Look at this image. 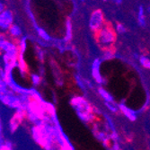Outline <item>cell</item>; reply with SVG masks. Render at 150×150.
<instances>
[{"instance_id":"6da1fadb","label":"cell","mask_w":150,"mask_h":150,"mask_svg":"<svg viewBox=\"0 0 150 150\" xmlns=\"http://www.w3.org/2000/svg\"><path fill=\"white\" fill-rule=\"evenodd\" d=\"M71 105L73 108L76 111V113L79 114H91L93 110H92V106L90 103L83 97H74L70 101Z\"/></svg>"},{"instance_id":"7a4b0ae2","label":"cell","mask_w":150,"mask_h":150,"mask_svg":"<svg viewBox=\"0 0 150 150\" xmlns=\"http://www.w3.org/2000/svg\"><path fill=\"white\" fill-rule=\"evenodd\" d=\"M97 40L99 44L103 46H109L114 42L115 40V34L113 31L110 28H103L99 31L97 35Z\"/></svg>"},{"instance_id":"3957f363","label":"cell","mask_w":150,"mask_h":150,"mask_svg":"<svg viewBox=\"0 0 150 150\" xmlns=\"http://www.w3.org/2000/svg\"><path fill=\"white\" fill-rule=\"evenodd\" d=\"M103 23V13L100 9L94 10L89 19V27L92 31H98Z\"/></svg>"},{"instance_id":"277c9868","label":"cell","mask_w":150,"mask_h":150,"mask_svg":"<svg viewBox=\"0 0 150 150\" xmlns=\"http://www.w3.org/2000/svg\"><path fill=\"white\" fill-rule=\"evenodd\" d=\"M13 17L10 10H5L0 15V26L3 30H7L13 25Z\"/></svg>"},{"instance_id":"5b68a950","label":"cell","mask_w":150,"mask_h":150,"mask_svg":"<svg viewBox=\"0 0 150 150\" xmlns=\"http://www.w3.org/2000/svg\"><path fill=\"white\" fill-rule=\"evenodd\" d=\"M100 66H101V59H95L92 64V76L95 82L98 84L103 83V77L100 73Z\"/></svg>"},{"instance_id":"8992f818","label":"cell","mask_w":150,"mask_h":150,"mask_svg":"<svg viewBox=\"0 0 150 150\" xmlns=\"http://www.w3.org/2000/svg\"><path fill=\"white\" fill-rule=\"evenodd\" d=\"M0 47L6 52V54H8L10 56H18V50L17 48L13 45V43L7 42V40H4L3 37L1 39V42H0Z\"/></svg>"},{"instance_id":"52a82bcc","label":"cell","mask_w":150,"mask_h":150,"mask_svg":"<svg viewBox=\"0 0 150 150\" xmlns=\"http://www.w3.org/2000/svg\"><path fill=\"white\" fill-rule=\"evenodd\" d=\"M23 111L24 110H23V109H19L18 112L15 114V116H13V119L11 120V121H10V129H11L12 132H13L18 128L22 120L23 119V116H24Z\"/></svg>"},{"instance_id":"ba28073f","label":"cell","mask_w":150,"mask_h":150,"mask_svg":"<svg viewBox=\"0 0 150 150\" xmlns=\"http://www.w3.org/2000/svg\"><path fill=\"white\" fill-rule=\"evenodd\" d=\"M119 108H120V110L122 112V113H123L129 120L135 121L136 120H137V113H136V112L131 110V109H129V107H127L124 103H120L119 105Z\"/></svg>"},{"instance_id":"9c48e42d","label":"cell","mask_w":150,"mask_h":150,"mask_svg":"<svg viewBox=\"0 0 150 150\" xmlns=\"http://www.w3.org/2000/svg\"><path fill=\"white\" fill-rule=\"evenodd\" d=\"M93 131H94V136L96 137L100 141L103 142V146H108V138H107V135L102 131H99V129L96 128V127H94L93 129Z\"/></svg>"},{"instance_id":"30bf717a","label":"cell","mask_w":150,"mask_h":150,"mask_svg":"<svg viewBox=\"0 0 150 150\" xmlns=\"http://www.w3.org/2000/svg\"><path fill=\"white\" fill-rule=\"evenodd\" d=\"M98 93L101 95V97L105 101V102H109V103H113V97L111 95L110 93H108L104 88L103 87H99L98 88Z\"/></svg>"},{"instance_id":"8fae6325","label":"cell","mask_w":150,"mask_h":150,"mask_svg":"<svg viewBox=\"0 0 150 150\" xmlns=\"http://www.w3.org/2000/svg\"><path fill=\"white\" fill-rule=\"evenodd\" d=\"M72 39V23L71 20L69 18L66 22V37L65 40L66 42H69Z\"/></svg>"},{"instance_id":"7c38bea8","label":"cell","mask_w":150,"mask_h":150,"mask_svg":"<svg viewBox=\"0 0 150 150\" xmlns=\"http://www.w3.org/2000/svg\"><path fill=\"white\" fill-rule=\"evenodd\" d=\"M9 32H10L11 35L15 36V37H19L22 34L21 28L18 25H16V24H13L9 28Z\"/></svg>"},{"instance_id":"4fadbf2b","label":"cell","mask_w":150,"mask_h":150,"mask_svg":"<svg viewBox=\"0 0 150 150\" xmlns=\"http://www.w3.org/2000/svg\"><path fill=\"white\" fill-rule=\"evenodd\" d=\"M138 21L140 26H145L146 25V21H145V16H144V8L142 6H139V13H138Z\"/></svg>"},{"instance_id":"5bb4252c","label":"cell","mask_w":150,"mask_h":150,"mask_svg":"<svg viewBox=\"0 0 150 150\" xmlns=\"http://www.w3.org/2000/svg\"><path fill=\"white\" fill-rule=\"evenodd\" d=\"M37 33L39 34V36L42 38V40H46V42H49V40H50V36L47 33V32L42 29V28H37Z\"/></svg>"},{"instance_id":"9a60e30c","label":"cell","mask_w":150,"mask_h":150,"mask_svg":"<svg viewBox=\"0 0 150 150\" xmlns=\"http://www.w3.org/2000/svg\"><path fill=\"white\" fill-rule=\"evenodd\" d=\"M139 62L140 64L145 67V69H150V59L145 56H140L139 57Z\"/></svg>"},{"instance_id":"2e32d148","label":"cell","mask_w":150,"mask_h":150,"mask_svg":"<svg viewBox=\"0 0 150 150\" xmlns=\"http://www.w3.org/2000/svg\"><path fill=\"white\" fill-rule=\"evenodd\" d=\"M103 59H107V60H109V59H112L113 58H114V53L112 51V50H105L104 51V53H103Z\"/></svg>"},{"instance_id":"e0dca14e","label":"cell","mask_w":150,"mask_h":150,"mask_svg":"<svg viewBox=\"0 0 150 150\" xmlns=\"http://www.w3.org/2000/svg\"><path fill=\"white\" fill-rule=\"evenodd\" d=\"M26 47H27V43H26V37H23L22 39V40L20 42V46H19V52H21L22 54H23L26 50Z\"/></svg>"},{"instance_id":"ac0fdd59","label":"cell","mask_w":150,"mask_h":150,"mask_svg":"<svg viewBox=\"0 0 150 150\" xmlns=\"http://www.w3.org/2000/svg\"><path fill=\"white\" fill-rule=\"evenodd\" d=\"M105 105H106V107H107L111 112H118V107L114 104V102H113V103L105 102Z\"/></svg>"},{"instance_id":"d6986e66","label":"cell","mask_w":150,"mask_h":150,"mask_svg":"<svg viewBox=\"0 0 150 150\" xmlns=\"http://www.w3.org/2000/svg\"><path fill=\"white\" fill-rule=\"evenodd\" d=\"M31 77H32V81H33V85L38 86V85L40 84V76L36 75V74H33Z\"/></svg>"},{"instance_id":"ffe728a7","label":"cell","mask_w":150,"mask_h":150,"mask_svg":"<svg viewBox=\"0 0 150 150\" xmlns=\"http://www.w3.org/2000/svg\"><path fill=\"white\" fill-rule=\"evenodd\" d=\"M116 31L119 33H124L126 32V29H125V27L122 25L121 23H118L117 26H116Z\"/></svg>"},{"instance_id":"44dd1931","label":"cell","mask_w":150,"mask_h":150,"mask_svg":"<svg viewBox=\"0 0 150 150\" xmlns=\"http://www.w3.org/2000/svg\"><path fill=\"white\" fill-rule=\"evenodd\" d=\"M75 77H76V83L78 84V86H80V87H81L82 89H84V88H86V87H85V86H84L83 84H82V82H81L82 80L80 79V77H79L78 76H76Z\"/></svg>"},{"instance_id":"7402d4cb","label":"cell","mask_w":150,"mask_h":150,"mask_svg":"<svg viewBox=\"0 0 150 150\" xmlns=\"http://www.w3.org/2000/svg\"><path fill=\"white\" fill-rule=\"evenodd\" d=\"M111 138L112 139L113 141H117L118 140V135H117L116 131H112V134L111 136Z\"/></svg>"},{"instance_id":"603a6c76","label":"cell","mask_w":150,"mask_h":150,"mask_svg":"<svg viewBox=\"0 0 150 150\" xmlns=\"http://www.w3.org/2000/svg\"><path fill=\"white\" fill-rule=\"evenodd\" d=\"M37 51H38V55H39L40 59H43V51H42V50H40L38 49V48H37Z\"/></svg>"},{"instance_id":"cb8c5ba5","label":"cell","mask_w":150,"mask_h":150,"mask_svg":"<svg viewBox=\"0 0 150 150\" xmlns=\"http://www.w3.org/2000/svg\"><path fill=\"white\" fill-rule=\"evenodd\" d=\"M113 149H120V147L118 146V144H117V141H114V146L112 147Z\"/></svg>"},{"instance_id":"d4e9b609","label":"cell","mask_w":150,"mask_h":150,"mask_svg":"<svg viewBox=\"0 0 150 150\" xmlns=\"http://www.w3.org/2000/svg\"><path fill=\"white\" fill-rule=\"evenodd\" d=\"M114 1H115L116 4H120L122 2V0H114Z\"/></svg>"},{"instance_id":"484cf974","label":"cell","mask_w":150,"mask_h":150,"mask_svg":"<svg viewBox=\"0 0 150 150\" xmlns=\"http://www.w3.org/2000/svg\"><path fill=\"white\" fill-rule=\"evenodd\" d=\"M81 1H84V0H81Z\"/></svg>"},{"instance_id":"4316f807","label":"cell","mask_w":150,"mask_h":150,"mask_svg":"<svg viewBox=\"0 0 150 150\" xmlns=\"http://www.w3.org/2000/svg\"><path fill=\"white\" fill-rule=\"evenodd\" d=\"M103 1H106V0H103Z\"/></svg>"}]
</instances>
